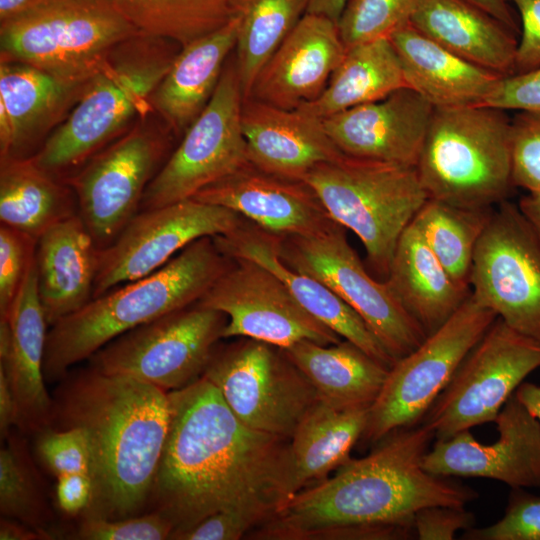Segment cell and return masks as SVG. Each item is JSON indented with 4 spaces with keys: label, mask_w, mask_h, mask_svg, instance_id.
Returning <instances> with one entry per match:
<instances>
[{
    "label": "cell",
    "mask_w": 540,
    "mask_h": 540,
    "mask_svg": "<svg viewBox=\"0 0 540 540\" xmlns=\"http://www.w3.org/2000/svg\"><path fill=\"white\" fill-rule=\"evenodd\" d=\"M202 376L247 426L289 440L318 399L280 348L249 338L213 352Z\"/></svg>",
    "instance_id": "4fadbf2b"
},
{
    "label": "cell",
    "mask_w": 540,
    "mask_h": 540,
    "mask_svg": "<svg viewBox=\"0 0 540 540\" xmlns=\"http://www.w3.org/2000/svg\"><path fill=\"white\" fill-rule=\"evenodd\" d=\"M242 104L236 64L226 63L210 101L147 186L140 211L193 198L249 164Z\"/></svg>",
    "instance_id": "5bb4252c"
},
{
    "label": "cell",
    "mask_w": 540,
    "mask_h": 540,
    "mask_svg": "<svg viewBox=\"0 0 540 540\" xmlns=\"http://www.w3.org/2000/svg\"><path fill=\"white\" fill-rule=\"evenodd\" d=\"M47 326L34 260L8 320H0V369L17 398L22 429L40 431L51 425L53 401L45 387L43 369Z\"/></svg>",
    "instance_id": "484cf974"
},
{
    "label": "cell",
    "mask_w": 540,
    "mask_h": 540,
    "mask_svg": "<svg viewBox=\"0 0 540 540\" xmlns=\"http://www.w3.org/2000/svg\"><path fill=\"white\" fill-rule=\"evenodd\" d=\"M193 199L230 209L279 236L310 235L336 223L306 182L264 172L250 163L203 188Z\"/></svg>",
    "instance_id": "44dd1931"
},
{
    "label": "cell",
    "mask_w": 540,
    "mask_h": 540,
    "mask_svg": "<svg viewBox=\"0 0 540 540\" xmlns=\"http://www.w3.org/2000/svg\"><path fill=\"white\" fill-rule=\"evenodd\" d=\"M416 169L429 198L492 208L514 187L511 119L486 105L434 109Z\"/></svg>",
    "instance_id": "8992f818"
},
{
    "label": "cell",
    "mask_w": 540,
    "mask_h": 540,
    "mask_svg": "<svg viewBox=\"0 0 540 540\" xmlns=\"http://www.w3.org/2000/svg\"><path fill=\"white\" fill-rule=\"evenodd\" d=\"M51 535L38 528H29L27 524L2 519L0 524L1 540H39L50 539Z\"/></svg>",
    "instance_id": "db71d44e"
},
{
    "label": "cell",
    "mask_w": 540,
    "mask_h": 540,
    "mask_svg": "<svg viewBox=\"0 0 540 540\" xmlns=\"http://www.w3.org/2000/svg\"><path fill=\"white\" fill-rule=\"evenodd\" d=\"M22 429V417L17 398L5 374L0 369V431L6 436L11 427Z\"/></svg>",
    "instance_id": "816d5d0a"
},
{
    "label": "cell",
    "mask_w": 540,
    "mask_h": 540,
    "mask_svg": "<svg viewBox=\"0 0 540 540\" xmlns=\"http://www.w3.org/2000/svg\"><path fill=\"white\" fill-rule=\"evenodd\" d=\"M78 214L72 188L31 157L0 160V224L35 239Z\"/></svg>",
    "instance_id": "836d02e7"
},
{
    "label": "cell",
    "mask_w": 540,
    "mask_h": 540,
    "mask_svg": "<svg viewBox=\"0 0 540 540\" xmlns=\"http://www.w3.org/2000/svg\"><path fill=\"white\" fill-rule=\"evenodd\" d=\"M499 434L492 444L478 442L470 430L436 440L424 469L443 477H480L512 488H540V422L513 394L494 420Z\"/></svg>",
    "instance_id": "d6986e66"
},
{
    "label": "cell",
    "mask_w": 540,
    "mask_h": 540,
    "mask_svg": "<svg viewBox=\"0 0 540 540\" xmlns=\"http://www.w3.org/2000/svg\"><path fill=\"white\" fill-rule=\"evenodd\" d=\"M241 125L249 163L292 180L343 152L328 136L323 120L299 109H285L254 98L243 100Z\"/></svg>",
    "instance_id": "cb8c5ba5"
},
{
    "label": "cell",
    "mask_w": 540,
    "mask_h": 540,
    "mask_svg": "<svg viewBox=\"0 0 540 540\" xmlns=\"http://www.w3.org/2000/svg\"><path fill=\"white\" fill-rule=\"evenodd\" d=\"M172 43L139 33L116 46L32 160L65 181L135 117L145 116L152 109L155 89L177 55Z\"/></svg>",
    "instance_id": "5b68a950"
},
{
    "label": "cell",
    "mask_w": 540,
    "mask_h": 540,
    "mask_svg": "<svg viewBox=\"0 0 540 540\" xmlns=\"http://www.w3.org/2000/svg\"><path fill=\"white\" fill-rule=\"evenodd\" d=\"M417 0H348L338 20L346 49L388 38L407 24Z\"/></svg>",
    "instance_id": "f35d334b"
},
{
    "label": "cell",
    "mask_w": 540,
    "mask_h": 540,
    "mask_svg": "<svg viewBox=\"0 0 540 540\" xmlns=\"http://www.w3.org/2000/svg\"><path fill=\"white\" fill-rule=\"evenodd\" d=\"M348 0H308L306 13L321 15L338 23Z\"/></svg>",
    "instance_id": "9f6ffc18"
},
{
    "label": "cell",
    "mask_w": 540,
    "mask_h": 540,
    "mask_svg": "<svg viewBox=\"0 0 540 540\" xmlns=\"http://www.w3.org/2000/svg\"><path fill=\"white\" fill-rule=\"evenodd\" d=\"M483 105L502 110L540 112V67L502 76Z\"/></svg>",
    "instance_id": "7dc6e473"
},
{
    "label": "cell",
    "mask_w": 540,
    "mask_h": 540,
    "mask_svg": "<svg viewBox=\"0 0 540 540\" xmlns=\"http://www.w3.org/2000/svg\"><path fill=\"white\" fill-rule=\"evenodd\" d=\"M160 132L137 126L67 178L78 214L99 249L108 247L140 211L143 195L168 149Z\"/></svg>",
    "instance_id": "2e32d148"
},
{
    "label": "cell",
    "mask_w": 540,
    "mask_h": 540,
    "mask_svg": "<svg viewBox=\"0 0 540 540\" xmlns=\"http://www.w3.org/2000/svg\"><path fill=\"white\" fill-rule=\"evenodd\" d=\"M174 531L171 522L156 511L119 519L84 517L75 538L84 540H163Z\"/></svg>",
    "instance_id": "f6af8a7d"
},
{
    "label": "cell",
    "mask_w": 540,
    "mask_h": 540,
    "mask_svg": "<svg viewBox=\"0 0 540 540\" xmlns=\"http://www.w3.org/2000/svg\"><path fill=\"white\" fill-rule=\"evenodd\" d=\"M226 323L224 313L196 302L118 336L89 358L90 367L179 390L202 377Z\"/></svg>",
    "instance_id": "30bf717a"
},
{
    "label": "cell",
    "mask_w": 540,
    "mask_h": 540,
    "mask_svg": "<svg viewBox=\"0 0 540 540\" xmlns=\"http://www.w3.org/2000/svg\"><path fill=\"white\" fill-rule=\"evenodd\" d=\"M87 83H70L22 62L1 61L0 160L29 158L66 118Z\"/></svg>",
    "instance_id": "d4e9b609"
},
{
    "label": "cell",
    "mask_w": 540,
    "mask_h": 540,
    "mask_svg": "<svg viewBox=\"0 0 540 540\" xmlns=\"http://www.w3.org/2000/svg\"><path fill=\"white\" fill-rule=\"evenodd\" d=\"M20 448L12 442L0 451V510L7 517L35 528L43 505Z\"/></svg>",
    "instance_id": "ab89813d"
},
{
    "label": "cell",
    "mask_w": 540,
    "mask_h": 540,
    "mask_svg": "<svg viewBox=\"0 0 540 540\" xmlns=\"http://www.w3.org/2000/svg\"><path fill=\"white\" fill-rule=\"evenodd\" d=\"M52 401L50 427L80 428L92 450L94 496L83 517L138 515L150 499L168 435L169 392L89 367L66 375Z\"/></svg>",
    "instance_id": "7a4b0ae2"
},
{
    "label": "cell",
    "mask_w": 540,
    "mask_h": 540,
    "mask_svg": "<svg viewBox=\"0 0 540 540\" xmlns=\"http://www.w3.org/2000/svg\"><path fill=\"white\" fill-rule=\"evenodd\" d=\"M279 255L289 267L319 280L348 304L395 361L427 337L385 280L374 279L365 269L339 223L310 235L279 236Z\"/></svg>",
    "instance_id": "8fae6325"
},
{
    "label": "cell",
    "mask_w": 540,
    "mask_h": 540,
    "mask_svg": "<svg viewBox=\"0 0 540 540\" xmlns=\"http://www.w3.org/2000/svg\"><path fill=\"white\" fill-rule=\"evenodd\" d=\"M346 50L337 23L305 13L267 61L248 98L297 109L321 95Z\"/></svg>",
    "instance_id": "7402d4cb"
},
{
    "label": "cell",
    "mask_w": 540,
    "mask_h": 540,
    "mask_svg": "<svg viewBox=\"0 0 540 540\" xmlns=\"http://www.w3.org/2000/svg\"><path fill=\"white\" fill-rule=\"evenodd\" d=\"M470 290L516 331L540 341V241L517 204L493 209L477 243Z\"/></svg>",
    "instance_id": "9a60e30c"
},
{
    "label": "cell",
    "mask_w": 540,
    "mask_h": 540,
    "mask_svg": "<svg viewBox=\"0 0 540 540\" xmlns=\"http://www.w3.org/2000/svg\"><path fill=\"white\" fill-rule=\"evenodd\" d=\"M540 368V341L496 318L463 359L421 422L436 440L494 422L529 374Z\"/></svg>",
    "instance_id": "7c38bea8"
},
{
    "label": "cell",
    "mask_w": 540,
    "mask_h": 540,
    "mask_svg": "<svg viewBox=\"0 0 540 540\" xmlns=\"http://www.w3.org/2000/svg\"><path fill=\"white\" fill-rule=\"evenodd\" d=\"M37 452L43 463L56 476L85 473L93 477V455L89 440L80 428L40 430Z\"/></svg>",
    "instance_id": "7bdbcfd3"
},
{
    "label": "cell",
    "mask_w": 540,
    "mask_h": 540,
    "mask_svg": "<svg viewBox=\"0 0 540 540\" xmlns=\"http://www.w3.org/2000/svg\"><path fill=\"white\" fill-rule=\"evenodd\" d=\"M303 181L330 217L360 239L370 266L386 278L399 237L429 198L416 167L343 153Z\"/></svg>",
    "instance_id": "52a82bcc"
},
{
    "label": "cell",
    "mask_w": 540,
    "mask_h": 540,
    "mask_svg": "<svg viewBox=\"0 0 540 540\" xmlns=\"http://www.w3.org/2000/svg\"><path fill=\"white\" fill-rule=\"evenodd\" d=\"M171 418L150 499L170 539L232 508L274 515L289 501V439L243 423L204 376L169 392Z\"/></svg>",
    "instance_id": "6da1fadb"
},
{
    "label": "cell",
    "mask_w": 540,
    "mask_h": 540,
    "mask_svg": "<svg viewBox=\"0 0 540 540\" xmlns=\"http://www.w3.org/2000/svg\"><path fill=\"white\" fill-rule=\"evenodd\" d=\"M433 439L423 422L391 432L367 456L349 458L333 477L298 492L249 536L309 540L336 527L399 522L427 506L477 499L471 487L424 469Z\"/></svg>",
    "instance_id": "3957f363"
},
{
    "label": "cell",
    "mask_w": 540,
    "mask_h": 540,
    "mask_svg": "<svg viewBox=\"0 0 540 540\" xmlns=\"http://www.w3.org/2000/svg\"><path fill=\"white\" fill-rule=\"evenodd\" d=\"M385 282L427 335L471 292L452 279L412 221L398 239Z\"/></svg>",
    "instance_id": "4dcf8cb0"
},
{
    "label": "cell",
    "mask_w": 540,
    "mask_h": 540,
    "mask_svg": "<svg viewBox=\"0 0 540 540\" xmlns=\"http://www.w3.org/2000/svg\"><path fill=\"white\" fill-rule=\"evenodd\" d=\"M281 350L320 400L342 409L370 408L389 371L345 339L330 345L303 340Z\"/></svg>",
    "instance_id": "1f68e13d"
},
{
    "label": "cell",
    "mask_w": 540,
    "mask_h": 540,
    "mask_svg": "<svg viewBox=\"0 0 540 540\" xmlns=\"http://www.w3.org/2000/svg\"><path fill=\"white\" fill-rule=\"evenodd\" d=\"M274 514L261 508H232L213 513L193 527L175 534L177 540H238L271 519Z\"/></svg>",
    "instance_id": "bcb514c9"
},
{
    "label": "cell",
    "mask_w": 540,
    "mask_h": 540,
    "mask_svg": "<svg viewBox=\"0 0 540 540\" xmlns=\"http://www.w3.org/2000/svg\"><path fill=\"white\" fill-rule=\"evenodd\" d=\"M496 318L470 292L445 323L389 368L360 440L376 444L397 429L420 423Z\"/></svg>",
    "instance_id": "9c48e42d"
},
{
    "label": "cell",
    "mask_w": 540,
    "mask_h": 540,
    "mask_svg": "<svg viewBox=\"0 0 540 540\" xmlns=\"http://www.w3.org/2000/svg\"><path fill=\"white\" fill-rule=\"evenodd\" d=\"M141 32L184 47L225 25L234 0H113Z\"/></svg>",
    "instance_id": "74e56055"
},
{
    "label": "cell",
    "mask_w": 540,
    "mask_h": 540,
    "mask_svg": "<svg viewBox=\"0 0 540 540\" xmlns=\"http://www.w3.org/2000/svg\"><path fill=\"white\" fill-rule=\"evenodd\" d=\"M416 539L452 540L458 531L474 527V514L464 506L434 505L418 510L413 517Z\"/></svg>",
    "instance_id": "c3c4849f"
},
{
    "label": "cell",
    "mask_w": 540,
    "mask_h": 540,
    "mask_svg": "<svg viewBox=\"0 0 540 540\" xmlns=\"http://www.w3.org/2000/svg\"><path fill=\"white\" fill-rule=\"evenodd\" d=\"M483 11L487 12L495 19L500 21L516 35L520 33L518 23L511 11L509 3L506 0H465Z\"/></svg>",
    "instance_id": "f5cc1de1"
},
{
    "label": "cell",
    "mask_w": 540,
    "mask_h": 540,
    "mask_svg": "<svg viewBox=\"0 0 540 540\" xmlns=\"http://www.w3.org/2000/svg\"><path fill=\"white\" fill-rule=\"evenodd\" d=\"M492 208H464L428 198L412 222L461 287L469 280L477 243L491 217Z\"/></svg>",
    "instance_id": "8d00e7d4"
},
{
    "label": "cell",
    "mask_w": 540,
    "mask_h": 540,
    "mask_svg": "<svg viewBox=\"0 0 540 540\" xmlns=\"http://www.w3.org/2000/svg\"><path fill=\"white\" fill-rule=\"evenodd\" d=\"M517 205L540 241V194L527 193Z\"/></svg>",
    "instance_id": "6f0895ef"
},
{
    "label": "cell",
    "mask_w": 540,
    "mask_h": 540,
    "mask_svg": "<svg viewBox=\"0 0 540 540\" xmlns=\"http://www.w3.org/2000/svg\"><path fill=\"white\" fill-rule=\"evenodd\" d=\"M404 87V72L393 44L389 38H379L348 48L321 95L297 109L323 119Z\"/></svg>",
    "instance_id": "e575fe53"
},
{
    "label": "cell",
    "mask_w": 540,
    "mask_h": 540,
    "mask_svg": "<svg viewBox=\"0 0 540 540\" xmlns=\"http://www.w3.org/2000/svg\"><path fill=\"white\" fill-rule=\"evenodd\" d=\"M243 221L230 209L193 198L139 211L100 249L92 299L155 272L197 239L233 232Z\"/></svg>",
    "instance_id": "e0dca14e"
},
{
    "label": "cell",
    "mask_w": 540,
    "mask_h": 540,
    "mask_svg": "<svg viewBox=\"0 0 540 540\" xmlns=\"http://www.w3.org/2000/svg\"><path fill=\"white\" fill-rule=\"evenodd\" d=\"M198 303L226 315L222 338H249L280 349L303 340H343L304 310L275 274L248 259H232Z\"/></svg>",
    "instance_id": "ac0fdd59"
},
{
    "label": "cell",
    "mask_w": 540,
    "mask_h": 540,
    "mask_svg": "<svg viewBox=\"0 0 540 540\" xmlns=\"http://www.w3.org/2000/svg\"><path fill=\"white\" fill-rule=\"evenodd\" d=\"M409 23L471 63L501 76L515 73L516 34L465 0H417Z\"/></svg>",
    "instance_id": "f1b7e54d"
},
{
    "label": "cell",
    "mask_w": 540,
    "mask_h": 540,
    "mask_svg": "<svg viewBox=\"0 0 540 540\" xmlns=\"http://www.w3.org/2000/svg\"><path fill=\"white\" fill-rule=\"evenodd\" d=\"M94 496V480L85 473L65 474L57 477L56 499L62 512L68 515L84 514Z\"/></svg>",
    "instance_id": "f907efd6"
},
{
    "label": "cell",
    "mask_w": 540,
    "mask_h": 540,
    "mask_svg": "<svg viewBox=\"0 0 540 540\" xmlns=\"http://www.w3.org/2000/svg\"><path fill=\"white\" fill-rule=\"evenodd\" d=\"M388 38L400 59L407 87L435 109L483 105L502 77L452 53L409 22Z\"/></svg>",
    "instance_id": "4316f807"
},
{
    "label": "cell",
    "mask_w": 540,
    "mask_h": 540,
    "mask_svg": "<svg viewBox=\"0 0 540 540\" xmlns=\"http://www.w3.org/2000/svg\"><path fill=\"white\" fill-rule=\"evenodd\" d=\"M514 394L518 401L540 422V385L524 381Z\"/></svg>",
    "instance_id": "11a10c76"
},
{
    "label": "cell",
    "mask_w": 540,
    "mask_h": 540,
    "mask_svg": "<svg viewBox=\"0 0 540 540\" xmlns=\"http://www.w3.org/2000/svg\"><path fill=\"white\" fill-rule=\"evenodd\" d=\"M434 109L416 91L404 87L322 120L344 154L416 167Z\"/></svg>",
    "instance_id": "ffe728a7"
},
{
    "label": "cell",
    "mask_w": 540,
    "mask_h": 540,
    "mask_svg": "<svg viewBox=\"0 0 540 540\" xmlns=\"http://www.w3.org/2000/svg\"><path fill=\"white\" fill-rule=\"evenodd\" d=\"M369 408L342 409L319 398L289 441V500L339 468L364 432Z\"/></svg>",
    "instance_id": "d6a6232c"
},
{
    "label": "cell",
    "mask_w": 540,
    "mask_h": 540,
    "mask_svg": "<svg viewBox=\"0 0 540 540\" xmlns=\"http://www.w3.org/2000/svg\"><path fill=\"white\" fill-rule=\"evenodd\" d=\"M464 540H540V496L512 488L504 515L492 525L464 531Z\"/></svg>",
    "instance_id": "60d3db41"
},
{
    "label": "cell",
    "mask_w": 540,
    "mask_h": 540,
    "mask_svg": "<svg viewBox=\"0 0 540 540\" xmlns=\"http://www.w3.org/2000/svg\"><path fill=\"white\" fill-rule=\"evenodd\" d=\"M513 3L521 18L515 73L540 67V0H506Z\"/></svg>",
    "instance_id": "681fc988"
},
{
    "label": "cell",
    "mask_w": 540,
    "mask_h": 540,
    "mask_svg": "<svg viewBox=\"0 0 540 540\" xmlns=\"http://www.w3.org/2000/svg\"><path fill=\"white\" fill-rule=\"evenodd\" d=\"M99 251L79 214L39 237L35 254L38 292L49 326L92 299Z\"/></svg>",
    "instance_id": "83f0119b"
},
{
    "label": "cell",
    "mask_w": 540,
    "mask_h": 540,
    "mask_svg": "<svg viewBox=\"0 0 540 540\" xmlns=\"http://www.w3.org/2000/svg\"><path fill=\"white\" fill-rule=\"evenodd\" d=\"M45 1L46 0H0V22L17 17Z\"/></svg>",
    "instance_id": "680465c9"
},
{
    "label": "cell",
    "mask_w": 540,
    "mask_h": 540,
    "mask_svg": "<svg viewBox=\"0 0 540 540\" xmlns=\"http://www.w3.org/2000/svg\"><path fill=\"white\" fill-rule=\"evenodd\" d=\"M139 33L113 0H46L0 22L1 61L85 84L116 46Z\"/></svg>",
    "instance_id": "ba28073f"
},
{
    "label": "cell",
    "mask_w": 540,
    "mask_h": 540,
    "mask_svg": "<svg viewBox=\"0 0 540 540\" xmlns=\"http://www.w3.org/2000/svg\"><path fill=\"white\" fill-rule=\"evenodd\" d=\"M231 264L213 237H202L155 272L91 299L51 326L45 380H62L118 336L198 302Z\"/></svg>",
    "instance_id": "277c9868"
},
{
    "label": "cell",
    "mask_w": 540,
    "mask_h": 540,
    "mask_svg": "<svg viewBox=\"0 0 540 540\" xmlns=\"http://www.w3.org/2000/svg\"><path fill=\"white\" fill-rule=\"evenodd\" d=\"M238 21L181 48L155 89L151 104L175 133L181 134L204 110L218 85L229 53L235 48Z\"/></svg>",
    "instance_id": "f546056e"
},
{
    "label": "cell",
    "mask_w": 540,
    "mask_h": 540,
    "mask_svg": "<svg viewBox=\"0 0 540 540\" xmlns=\"http://www.w3.org/2000/svg\"><path fill=\"white\" fill-rule=\"evenodd\" d=\"M37 239L0 224V320L7 321L35 260Z\"/></svg>",
    "instance_id": "b9f144b4"
},
{
    "label": "cell",
    "mask_w": 540,
    "mask_h": 540,
    "mask_svg": "<svg viewBox=\"0 0 540 540\" xmlns=\"http://www.w3.org/2000/svg\"><path fill=\"white\" fill-rule=\"evenodd\" d=\"M230 259L253 261L275 274L298 304L320 323L365 353L391 367L395 360L362 318L319 280L289 267L279 255V235L245 222L233 232L213 237Z\"/></svg>",
    "instance_id": "603a6c76"
},
{
    "label": "cell",
    "mask_w": 540,
    "mask_h": 540,
    "mask_svg": "<svg viewBox=\"0 0 540 540\" xmlns=\"http://www.w3.org/2000/svg\"><path fill=\"white\" fill-rule=\"evenodd\" d=\"M308 0H234L236 69L243 100L280 44L306 13Z\"/></svg>",
    "instance_id": "d590c367"
},
{
    "label": "cell",
    "mask_w": 540,
    "mask_h": 540,
    "mask_svg": "<svg viewBox=\"0 0 540 540\" xmlns=\"http://www.w3.org/2000/svg\"><path fill=\"white\" fill-rule=\"evenodd\" d=\"M512 182L540 194V112L520 111L511 119Z\"/></svg>",
    "instance_id": "ee69618b"
}]
</instances>
